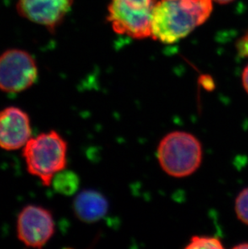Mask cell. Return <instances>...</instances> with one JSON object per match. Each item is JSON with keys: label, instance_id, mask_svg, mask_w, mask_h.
<instances>
[{"label": "cell", "instance_id": "obj_1", "mask_svg": "<svg viewBox=\"0 0 248 249\" xmlns=\"http://www.w3.org/2000/svg\"><path fill=\"white\" fill-rule=\"evenodd\" d=\"M212 0H157L152 18V37L164 44L177 42L207 20Z\"/></svg>", "mask_w": 248, "mask_h": 249}, {"label": "cell", "instance_id": "obj_2", "mask_svg": "<svg viewBox=\"0 0 248 249\" xmlns=\"http://www.w3.org/2000/svg\"><path fill=\"white\" fill-rule=\"evenodd\" d=\"M202 157V145L198 139L183 131L169 132L157 147V159L161 169L177 178H186L197 171Z\"/></svg>", "mask_w": 248, "mask_h": 249}, {"label": "cell", "instance_id": "obj_3", "mask_svg": "<svg viewBox=\"0 0 248 249\" xmlns=\"http://www.w3.org/2000/svg\"><path fill=\"white\" fill-rule=\"evenodd\" d=\"M67 148V142L55 131L29 139L23 149L28 171L50 186L55 174L66 169Z\"/></svg>", "mask_w": 248, "mask_h": 249}, {"label": "cell", "instance_id": "obj_4", "mask_svg": "<svg viewBox=\"0 0 248 249\" xmlns=\"http://www.w3.org/2000/svg\"><path fill=\"white\" fill-rule=\"evenodd\" d=\"M157 0H111L107 20L113 30L134 39L152 36V18Z\"/></svg>", "mask_w": 248, "mask_h": 249}, {"label": "cell", "instance_id": "obj_5", "mask_svg": "<svg viewBox=\"0 0 248 249\" xmlns=\"http://www.w3.org/2000/svg\"><path fill=\"white\" fill-rule=\"evenodd\" d=\"M38 77L36 62L24 50H7L0 55V89L7 93L24 91Z\"/></svg>", "mask_w": 248, "mask_h": 249}, {"label": "cell", "instance_id": "obj_6", "mask_svg": "<svg viewBox=\"0 0 248 249\" xmlns=\"http://www.w3.org/2000/svg\"><path fill=\"white\" fill-rule=\"evenodd\" d=\"M55 230L53 218L48 210L27 206L17 220V235L28 247L42 248L51 239Z\"/></svg>", "mask_w": 248, "mask_h": 249}, {"label": "cell", "instance_id": "obj_7", "mask_svg": "<svg viewBox=\"0 0 248 249\" xmlns=\"http://www.w3.org/2000/svg\"><path fill=\"white\" fill-rule=\"evenodd\" d=\"M73 0H17L18 14L54 33L73 6Z\"/></svg>", "mask_w": 248, "mask_h": 249}, {"label": "cell", "instance_id": "obj_8", "mask_svg": "<svg viewBox=\"0 0 248 249\" xmlns=\"http://www.w3.org/2000/svg\"><path fill=\"white\" fill-rule=\"evenodd\" d=\"M30 120L18 107H7L0 111V148L16 150L25 145L31 137Z\"/></svg>", "mask_w": 248, "mask_h": 249}, {"label": "cell", "instance_id": "obj_9", "mask_svg": "<svg viewBox=\"0 0 248 249\" xmlns=\"http://www.w3.org/2000/svg\"><path fill=\"white\" fill-rule=\"evenodd\" d=\"M108 208L107 199L102 194L92 190L82 191L73 202L76 216L87 223L99 221L107 214Z\"/></svg>", "mask_w": 248, "mask_h": 249}, {"label": "cell", "instance_id": "obj_10", "mask_svg": "<svg viewBox=\"0 0 248 249\" xmlns=\"http://www.w3.org/2000/svg\"><path fill=\"white\" fill-rule=\"evenodd\" d=\"M51 185L57 193L70 196L79 188V178L74 172L65 169L55 174Z\"/></svg>", "mask_w": 248, "mask_h": 249}, {"label": "cell", "instance_id": "obj_11", "mask_svg": "<svg viewBox=\"0 0 248 249\" xmlns=\"http://www.w3.org/2000/svg\"><path fill=\"white\" fill-rule=\"evenodd\" d=\"M223 249V243L218 238L209 235H194L185 249Z\"/></svg>", "mask_w": 248, "mask_h": 249}, {"label": "cell", "instance_id": "obj_12", "mask_svg": "<svg viewBox=\"0 0 248 249\" xmlns=\"http://www.w3.org/2000/svg\"><path fill=\"white\" fill-rule=\"evenodd\" d=\"M234 210L238 219L248 225V187L244 189L236 197Z\"/></svg>", "mask_w": 248, "mask_h": 249}, {"label": "cell", "instance_id": "obj_13", "mask_svg": "<svg viewBox=\"0 0 248 249\" xmlns=\"http://www.w3.org/2000/svg\"><path fill=\"white\" fill-rule=\"evenodd\" d=\"M236 47L239 56L248 57V30L237 42Z\"/></svg>", "mask_w": 248, "mask_h": 249}, {"label": "cell", "instance_id": "obj_14", "mask_svg": "<svg viewBox=\"0 0 248 249\" xmlns=\"http://www.w3.org/2000/svg\"><path fill=\"white\" fill-rule=\"evenodd\" d=\"M242 83L247 93L248 94V65L244 68L242 74Z\"/></svg>", "mask_w": 248, "mask_h": 249}, {"label": "cell", "instance_id": "obj_15", "mask_svg": "<svg viewBox=\"0 0 248 249\" xmlns=\"http://www.w3.org/2000/svg\"><path fill=\"white\" fill-rule=\"evenodd\" d=\"M213 1H215L216 2H218L219 4H227L229 2H233L234 0H213Z\"/></svg>", "mask_w": 248, "mask_h": 249}, {"label": "cell", "instance_id": "obj_16", "mask_svg": "<svg viewBox=\"0 0 248 249\" xmlns=\"http://www.w3.org/2000/svg\"><path fill=\"white\" fill-rule=\"evenodd\" d=\"M234 249H248V244H246V243H245V244H242V245H236V246H234Z\"/></svg>", "mask_w": 248, "mask_h": 249}]
</instances>
